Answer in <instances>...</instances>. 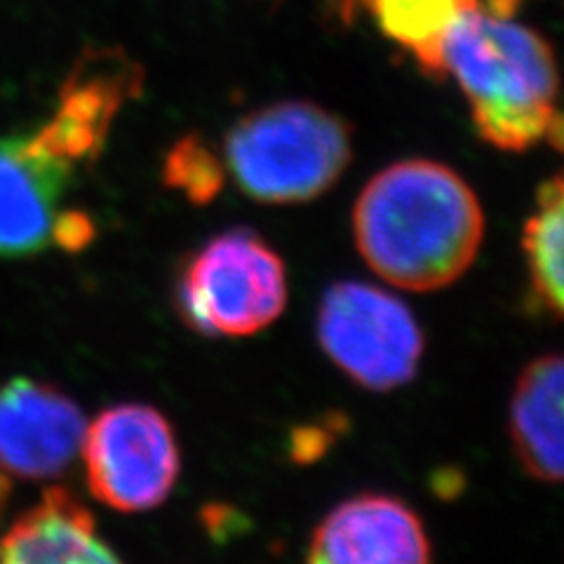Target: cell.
I'll list each match as a JSON object with an SVG mask.
<instances>
[{"instance_id":"6da1fadb","label":"cell","mask_w":564,"mask_h":564,"mask_svg":"<svg viewBox=\"0 0 564 564\" xmlns=\"http://www.w3.org/2000/svg\"><path fill=\"white\" fill-rule=\"evenodd\" d=\"M358 250L377 275L410 292L462 278L480 250L482 205L452 167L402 161L365 186L352 209Z\"/></svg>"},{"instance_id":"7a4b0ae2","label":"cell","mask_w":564,"mask_h":564,"mask_svg":"<svg viewBox=\"0 0 564 564\" xmlns=\"http://www.w3.org/2000/svg\"><path fill=\"white\" fill-rule=\"evenodd\" d=\"M522 0H478L462 12L443 45L445 76L470 104L480 137L501 151L541 139L562 147L557 66L551 43L516 20Z\"/></svg>"},{"instance_id":"3957f363","label":"cell","mask_w":564,"mask_h":564,"mask_svg":"<svg viewBox=\"0 0 564 564\" xmlns=\"http://www.w3.org/2000/svg\"><path fill=\"white\" fill-rule=\"evenodd\" d=\"M350 161V128L311 101H278L240 118L226 139V163L259 203L292 205L321 196Z\"/></svg>"},{"instance_id":"277c9868","label":"cell","mask_w":564,"mask_h":564,"mask_svg":"<svg viewBox=\"0 0 564 564\" xmlns=\"http://www.w3.org/2000/svg\"><path fill=\"white\" fill-rule=\"evenodd\" d=\"M288 302L285 263L250 231L221 234L193 254L176 288L184 321L205 337H247Z\"/></svg>"},{"instance_id":"5b68a950","label":"cell","mask_w":564,"mask_h":564,"mask_svg":"<svg viewBox=\"0 0 564 564\" xmlns=\"http://www.w3.org/2000/svg\"><path fill=\"white\" fill-rule=\"evenodd\" d=\"M317 337L332 362L369 391H393L412 381L423 356L412 311L365 282H337L325 292Z\"/></svg>"},{"instance_id":"8992f818","label":"cell","mask_w":564,"mask_h":564,"mask_svg":"<svg viewBox=\"0 0 564 564\" xmlns=\"http://www.w3.org/2000/svg\"><path fill=\"white\" fill-rule=\"evenodd\" d=\"M80 454L95 499L122 513L161 506L180 475L170 421L147 404L104 410L85 431Z\"/></svg>"},{"instance_id":"52a82bcc","label":"cell","mask_w":564,"mask_h":564,"mask_svg":"<svg viewBox=\"0 0 564 564\" xmlns=\"http://www.w3.org/2000/svg\"><path fill=\"white\" fill-rule=\"evenodd\" d=\"M87 421L59 388L29 377L0 386V473L20 480L64 475L80 456Z\"/></svg>"},{"instance_id":"ba28073f","label":"cell","mask_w":564,"mask_h":564,"mask_svg":"<svg viewBox=\"0 0 564 564\" xmlns=\"http://www.w3.org/2000/svg\"><path fill=\"white\" fill-rule=\"evenodd\" d=\"M141 80L144 70L118 47L83 52L62 87L57 113L31 141L68 165L93 161L122 104L141 93Z\"/></svg>"},{"instance_id":"9c48e42d","label":"cell","mask_w":564,"mask_h":564,"mask_svg":"<svg viewBox=\"0 0 564 564\" xmlns=\"http://www.w3.org/2000/svg\"><path fill=\"white\" fill-rule=\"evenodd\" d=\"M308 560L315 564H423L431 541L410 506L381 494L339 503L317 524Z\"/></svg>"},{"instance_id":"30bf717a","label":"cell","mask_w":564,"mask_h":564,"mask_svg":"<svg viewBox=\"0 0 564 564\" xmlns=\"http://www.w3.org/2000/svg\"><path fill=\"white\" fill-rule=\"evenodd\" d=\"M70 165L24 137L0 139V259L41 254L55 242Z\"/></svg>"},{"instance_id":"8fae6325","label":"cell","mask_w":564,"mask_h":564,"mask_svg":"<svg viewBox=\"0 0 564 564\" xmlns=\"http://www.w3.org/2000/svg\"><path fill=\"white\" fill-rule=\"evenodd\" d=\"M120 557L97 534L87 506L64 487H52L43 499L0 532V562H118Z\"/></svg>"},{"instance_id":"7c38bea8","label":"cell","mask_w":564,"mask_h":564,"mask_svg":"<svg viewBox=\"0 0 564 564\" xmlns=\"http://www.w3.org/2000/svg\"><path fill=\"white\" fill-rule=\"evenodd\" d=\"M562 381L557 352L529 362L510 402V440L522 468L541 482L562 480Z\"/></svg>"},{"instance_id":"4fadbf2b","label":"cell","mask_w":564,"mask_h":564,"mask_svg":"<svg viewBox=\"0 0 564 564\" xmlns=\"http://www.w3.org/2000/svg\"><path fill=\"white\" fill-rule=\"evenodd\" d=\"M372 17L383 39L393 41L431 78H445L443 45L464 10L478 0H346Z\"/></svg>"},{"instance_id":"5bb4252c","label":"cell","mask_w":564,"mask_h":564,"mask_svg":"<svg viewBox=\"0 0 564 564\" xmlns=\"http://www.w3.org/2000/svg\"><path fill=\"white\" fill-rule=\"evenodd\" d=\"M562 176L555 174L553 180L539 188L536 212L524 224L522 247L529 267V280L536 302L545 313H551L555 321L562 317V282H564V203H562Z\"/></svg>"},{"instance_id":"9a60e30c","label":"cell","mask_w":564,"mask_h":564,"mask_svg":"<svg viewBox=\"0 0 564 564\" xmlns=\"http://www.w3.org/2000/svg\"><path fill=\"white\" fill-rule=\"evenodd\" d=\"M165 184L184 196L205 205L224 186V165L200 134H186L170 149L163 167Z\"/></svg>"}]
</instances>
